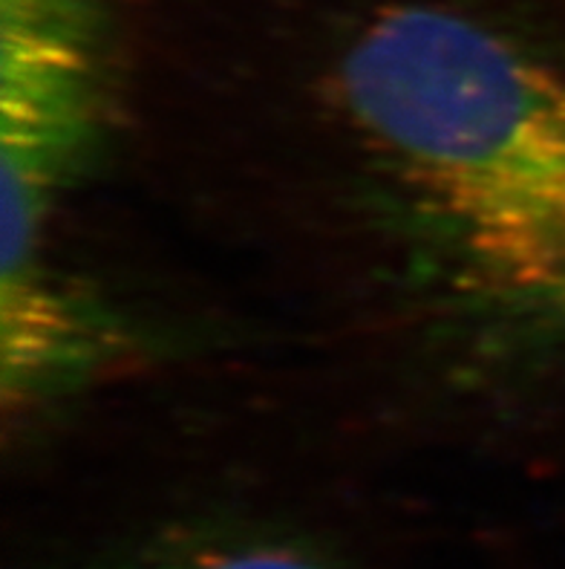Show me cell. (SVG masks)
<instances>
[{"instance_id": "277c9868", "label": "cell", "mask_w": 565, "mask_h": 569, "mask_svg": "<svg viewBox=\"0 0 565 569\" xmlns=\"http://www.w3.org/2000/svg\"><path fill=\"white\" fill-rule=\"evenodd\" d=\"M87 569H344L297 543L272 538H185Z\"/></svg>"}, {"instance_id": "3957f363", "label": "cell", "mask_w": 565, "mask_h": 569, "mask_svg": "<svg viewBox=\"0 0 565 569\" xmlns=\"http://www.w3.org/2000/svg\"><path fill=\"white\" fill-rule=\"evenodd\" d=\"M110 336L93 310L50 272L0 281V388L7 411L79 385Z\"/></svg>"}, {"instance_id": "7a4b0ae2", "label": "cell", "mask_w": 565, "mask_h": 569, "mask_svg": "<svg viewBox=\"0 0 565 569\" xmlns=\"http://www.w3.org/2000/svg\"><path fill=\"white\" fill-rule=\"evenodd\" d=\"M101 122L93 0H0V281L41 269L43 229Z\"/></svg>"}, {"instance_id": "6da1fadb", "label": "cell", "mask_w": 565, "mask_h": 569, "mask_svg": "<svg viewBox=\"0 0 565 569\" xmlns=\"http://www.w3.org/2000/svg\"><path fill=\"white\" fill-rule=\"evenodd\" d=\"M341 93L467 281L565 332V72L467 14L398 7L355 38Z\"/></svg>"}]
</instances>
